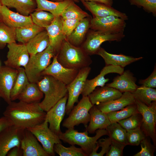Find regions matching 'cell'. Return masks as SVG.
Masks as SVG:
<instances>
[{"label":"cell","mask_w":156,"mask_h":156,"mask_svg":"<svg viewBox=\"0 0 156 156\" xmlns=\"http://www.w3.org/2000/svg\"><path fill=\"white\" fill-rule=\"evenodd\" d=\"M39 103L12 101L8 104L3 114L14 125L24 129H28L42 123L45 120L46 112L40 108Z\"/></svg>","instance_id":"cell-1"},{"label":"cell","mask_w":156,"mask_h":156,"mask_svg":"<svg viewBox=\"0 0 156 156\" xmlns=\"http://www.w3.org/2000/svg\"><path fill=\"white\" fill-rule=\"evenodd\" d=\"M42 77L37 83L44 97L39 104L42 110L47 112L68 92L66 85L53 77L45 75Z\"/></svg>","instance_id":"cell-2"},{"label":"cell","mask_w":156,"mask_h":156,"mask_svg":"<svg viewBox=\"0 0 156 156\" xmlns=\"http://www.w3.org/2000/svg\"><path fill=\"white\" fill-rule=\"evenodd\" d=\"M56 55L58 62L68 68L80 70L89 66L92 62L89 55L81 47L73 45L66 39L63 42Z\"/></svg>","instance_id":"cell-3"},{"label":"cell","mask_w":156,"mask_h":156,"mask_svg":"<svg viewBox=\"0 0 156 156\" xmlns=\"http://www.w3.org/2000/svg\"><path fill=\"white\" fill-rule=\"evenodd\" d=\"M96 135L90 137L86 131L79 132L74 128L68 129L65 132H62L58 135L60 139L64 142L70 145H78L88 155L92 152L97 140L103 135H108L106 129H99L96 131Z\"/></svg>","instance_id":"cell-4"},{"label":"cell","mask_w":156,"mask_h":156,"mask_svg":"<svg viewBox=\"0 0 156 156\" xmlns=\"http://www.w3.org/2000/svg\"><path fill=\"white\" fill-rule=\"evenodd\" d=\"M55 55L53 48L49 45L43 51L30 56L24 68L30 82L37 83L42 77V73L50 65L51 59Z\"/></svg>","instance_id":"cell-5"},{"label":"cell","mask_w":156,"mask_h":156,"mask_svg":"<svg viewBox=\"0 0 156 156\" xmlns=\"http://www.w3.org/2000/svg\"><path fill=\"white\" fill-rule=\"evenodd\" d=\"M93 106L88 96H82L77 104L73 107L68 116L64 120L62 126L68 129L81 124L86 128L90 120L89 111Z\"/></svg>","instance_id":"cell-6"},{"label":"cell","mask_w":156,"mask_h":156,"mask_svg":"<svg viewBox=\"0 0 156 156\" xmlns=\"http://www.w3.org/2000/svg\"><path fill=\"white\" fill-rule=\"evenodd\" d=\"M137 111L141 115L140 127L147 137L152 140L154 145H156V101L148 106L135 99Z\"/></svg>","instance_id":"cell-7"},{"label":"cell","mask_w":156,"mask_h":156,"mask_svg":"<svg viewBox=\"0 0 156 156\" xmlns=\"http://www.w3.org/2000/svg\"><path fill=\"white\" fill-rule=\"evenodd\" d=\"M125 36L124 33L111 34L93 30L89 33L81 47L89 55L96 54L103 42L106 41L119 42Z\"/></svg>","instance_id":"cell-8"},{"label":"cell","mask_w":156,"mask_h":156,"mask_svg":"<svg viewBox=\"0 0 156 156\" xmlns=\"http://www.w3.org/2000/svg\"><path fill=\"white\" fill-rule=\"evenodd\" d=\"M41 144L42 146L49 156H54V146L55 144L62 143L58 135L49 128L46 121L28 129Z\"/></svg>","instance_id":"cell-9"},{"label":"cell","mask_w":156,"mask_h":156,"mask_svg":"<svg viewBox=\"0 0 156 156\" xmlns=\"http://www.w3.org/2000/svg\"><path fill=\"white\" fill-rule=\"evenodd\" d=\"M91 70L89 66L80 69L75 78L66 85L68 95L66 112L67 115L69 114L75 103L78 102L79 96L83 90Z\"/></svg>","instance_id":"cell-10"},{"label":"cell","mask_w":156,"mask_h":156,"mask_svg":"<svg viewBox=\"0 0 156 156\" xmlns=\"http://www.w3.org/2000/svg\"><path fill=\"white\" fill-rule=\"evenodd\" d=\"M126 25L125 20L117 16L111 15L93 17L91 20L90 28L93 30L116 34L124 33Z\"/></svg>","instance_id":"cell-11"},{"label":"cell","mask_w":156,"mask_h":156,"mask_svg":"<svg viewBox=\"0 0 156 156\" xmlns=\"http://www.w3.org/2000/svg\"><path fill=\"white\" fill-rule=\"evenodd\" d=\"M24 129L13 125L5 128L0 133V156H6L14 147L21 146Z\"/></svg>","instance_id":"cell-12"},{"label":"cell","mask_w":156,"mask_h":156,"mask_svg":"<svg viewBox=\"0 0 156 156\" xmlns=\"http://www.w3.org/2000/svg\"><path fill=\"white\" fill-rule=\"evenodd\" d=\"M7 47L8 50L7 60L4 62L5 65L15 69L21 66L24 68L30 57L26 44L15 42L8 44Z\"/></svg>","instance_id":"cell-13"},{"label":"cell","mask_w":156,"mask_h":156,"mask_svg":"<svg viewBox=\"0 0 156 156\" xmlns=\"http://www.w3.org/2000/svg\"><path fill=\"white\" fill-rule=\"evenodd\" d=\"M79 70L71 69L63 66L57 61L55 55L52 62L42 73L41 76H51L67 85L77 75Z\"/></svg>","instance_id":"cell-14"},{"label":"cell","mask_w":156,"mask_h":156,"mask_svg":"<svg viewBox=\"0 0 156 156\" xmlns=\"http://www.w3.org/2000/svg\"><path fill=\"white\" fill-rule=\"evenodd\" d=\"M68 97L67 94L46 112L44 120L48 123L50 129L58 136L62 132L60 124L66 113Z\"/></svg>","instance_id":"cell-15"},{"label":"cell","mask_w":156,"mask_h":156,"mask_svg":"<svg viewBox=\"0 0 156 156\" xmlns=\"http://www.w3.org/2000/svg\"><path fill=\"white\" fill-rule=\"evenodd\" d=\"M124 68L120 66L112 65H105L100 71V74L91 79H87L81 94L82 96H88L97 87L105 86L109 80L105 78V76L109 73H116L121 74L124 71Z\"/></svg>","instance_id":"cell-16"},{"label":"cell","mask_w":156,"mask_h":156,"mask_svg":"<svg viewBox=\"0 0 156 156\" xmlns=\"http://www.w3.org/2000/svg\"><path fill=\"white\" fill-rule=\"evenodd\" d=\"M18 72L17 69L5 65L0 67V95L8 104L12 101L10 93Z\"/></svg>","instance_id":"cell-17"},{"label":"cell","mask_w":156,"mask_h":156,"mask_svg":"<svg viewBox=\"0 0 156 156\" xmlns=\"http://www.w3.org/2000/svg\"><path fill=\"white\" fill-rule=\"evenodd\" d=\"M0 20L8 27L15 29L33 24L30 15L25 16L11 11L4 5L0 9Z\"/></svg>","instance_id":"cell-18"},{"label":"cell","mask_w":156,"mask_h":156,"mask_svg":"<svg viewBox=\"0 0 156 156\" xmlns=\"http://www.w3.org/2000/svg\"><path fill=\"white\" fill-rule=\"evenodd\" d=\"M63 21L61 16L55 17L51 24L45 29L49 37L50 45L53 48L55 55L59 51L63 42L66 39L62 29Z\"/></svg>","instance_id":"cell-19"},{"label":"cell","mask_w":156,"mask_h":156,"mask_svg":"<svg viewBox=\"0 0 156 156\" xmlns=\"http://www.w3.org/2000/svg\"><path fill=\"white\" fill-rule=\"evenodd\" d=\"M21 147L23 156H50L35 136L27 129L23 131Z\"/></svg>","instance_id":"cell-20"},{"label":"cell","mask_w":156,"mask_h":156,"mask_svg":"<svg viewBox=\"0 0 156 156\" xmlns=\"http://www.w3.org/2000/svg\"><path fill=\"white\" fill-rule=\"evenodd\" d=\"M137 79L130 70H124L119 76L115 77L111 83L106 86L114 88L122 93H133L138 87L136 84Z\"/></svg>","instance_id":"cell-21"},{"label":"cell","mask_w":156,"mask_h":156,"mask_svg":"<svg viewBox=\"0 0 156 156\" xmlns=\"http://www.w3.org/2000/svg\"><path fill=\"white\" fill-rule=\"evenodd\" d=\"M86 8L92 14L93 17H100L113 15L125 21L128 19L127 15L104 4L93 1H81Z\"/></svg>","instance_id":"cell-22"},{"label":"cell","mask_w":156,"mask_h":156,"mask_svg":"<svg viewBox=\"0 0 156 156\" xmlns=\"http://www.w3.org/2000/svg\"><path fill=\"white\" fill-rule=\"evenodd\" d=\"M135 101L132 93L125 92L118 99L95 105L98 109L107 114L120 110L127 105L135 104Z\"/></svg>","instance_id":"cell-23"},{"label":"cell","mask_w":156,"mask_h":156,"mask_svg":"<svg viewBox=\"0 0 156 156\" xmlns=\"http://www.w3.org/2000/svg\"><path fill=\"white\" fill-rule=\"evenodd\" d=\"M122 93L117 90L106 86L96 88L88 96L93 105L118 99Z\"/></svg>","instance_id":"cell-24"},{"label":"cell","mask_w":156,"mask_h":156,"mask_svg":"<svg viewBox=\"0 0 156 156\" xmlns=\"http://www.w3.org/2000/svg\"><path fill=\"white\" fill-rule=\"evenodd\" d=\"M96 54L104 60L105 65H112L124 68L126 66L135 62L140 60L142 57H134L123 54H113L107 52L104 49L100 47Z\"/></svg>","instance_id":"cell-25"},{"label":"cell","mask_w":156,"mask_h":156,"mask_svg":"<svg viewBox=\"0 0 156 156\" xmlns=\"http://www.w3.org/2000/svg\"><path fill=\"white\" fill-rule=\"evenodd\" d=\"M89 112L90 120L86 130L88 133H92L99 129H106L111 124L107 114L98 109L95 105L90 108Z\"/></svg>","instance_id":"cell-26"},{"label":"cell","mask_w":156,"mask_h":156,"mask_svg":"<svg viewBox=\"0 0 156 156\" xmlns=\"http://www.w3.org/2000/svg\"><path fill=\"white\" fill-rule=\"evenodd\" d=\"M2 5L8 8H14L17 12L24 16H28L37 8L36 0H1Z\"/></svg>","instance_id":"cell-27"},{"label":"cell","mask_w":156,"mask_h":156,"mask_svg":"<svg viewBox=\"0 0 156 156\" xmlns=\"http://www.w3.org/2000/svg\"><path fill=\"white\" fill-rule=\"evenodd\" d=\"M26 45L30 56L44 51L50 45L46 30H44L39 33L26 44Z\"/></svg>","instance_id":"cell-28"},{"label":"cell","mask_w":156,"mask_h":156,"mask_svg":"<svg viewBox=\"0 0 156 156\" xmlns=\"http://www.w3.org/2000/svg\"><path fill=\"white\" fill-rule=\"evenodd\" d=\"M72 1L54 2L47 0H36L37 8L35 10L48 11L55 17L61 16L62 13Z\"/></svg>","instance_id":"cell-29"},{"label":"cell","mask_w":156,"mask_h":156,"mask_svg":"<svg viewBox=\"0 0 156 156\" xmlns=\"http://www.w3.org/2000/svg\"><path fill=\"white\" fill-rule=\"evenodd\" d=\"M91 20L86 18L81 19L70 35L66 37V40L73 45L79 47L90 27Z\"/></svg>","instance_id":"cell-30"},{"label":"cell","mask_w":156,"mask_h":156,"mask_svg":"<svg viewBox=\"0 0 156 156\" xmlns=\"http://www.w3.org/2000/svg\"><path fill=\"white\" fill-rule=\"evenodd\" d=\"M43 95L37 83L29 82L20 94L18 99L27 103H40Z\"/></svg>","instance_id":"cell-31"},{"label":"cell","mask_w":156,"mask_h":156,"mask_svg":"<svg viewBox=\"0 0 156 156\" xmlns=\"http://www.w3.org/2000/svg\"><path fill=\"white\" fill-rule=\"evenodd\" d=\"M44 29L34 23L27 26L15 29L16 40L21 43L26 44Z\"/></svg>","instance_id":"cell-32"},{"label":"cell","mask_w":156,"mask_h":156,"mask_svg":"<svg viewBox=\"0 0 156 156\" xmlns=\"http://www.w3.org/2000/svg\"><path fill=\"white\" fill-rule=\"evenodd\" d=\"M17 69L18 74L10 93L12 101L18 99L20 94L29 82L24 68L21 67Z\"/></svg>","instance_id":"cell-33"},{"label":"cell","mask_w":156,"mask_h":156,"mask_svg":"<svg viewBox=\"0 0 156 156\" xmlns=\"http://www.w3.org/2000/svg\"><path fill=\"white\" fill-rule=\"evenodd\" d=\"M112 141L125 146L127 145V131L118 122L111 123L106 129Z\"/></svg>","instance_id":"cell-34"},{"label":"cell","mask_w":156,"mask_h":156,"mask_svg":"<svg viewBox=\"0 0 156 156\" xmlns=\"http://www.w3.org/2000/svg\"><path fill=\"white\" fill-rule=\"evenodd\" d=\"M135 99L149 106L156 101V89L142 86H138L132 93Z\"/></svg>","instance_id":"cell-35"},{"label":"cell","mask_w":156,"mask_h":156,"mask_svg":"<svg viewBox=\"0 0 156 156\" xmlns=\"http://www.w3.org/2000/svg\"><path fill=\"white\" fill-rule=\"evenodd\" d=\"M72 1L62 13L61 16L63 20L66 19H82L89 16Z\"/></svg>","instance_id":"cell-36"},{"label":"cell","mask_w":156,"mask_h":156,"mask_svg":"<svg viewBox=\"0 0 156 156\" xmlns=\"http://www.w3.org/2000/svg\"><path fill=\"white\" fill-rule=\"evenodd\" d=\"M30 15L34 24L45 29L51 24L55 17L51 13L43 10H35Z\"/></svg>","instance_id":"cell-37"},{"label":"cell","mask_w":156,"mask_h":156,"mask_svg":"<svg viewBox=\"0 0 156 156\" xmlns=\"http://www.w3.org/2000/svg\"><path fill=\"white\" fill-rule=\"evenodd\" d=\"M137 111L135 104L127 106L123 108L107 114L111 123L118 122L119 121L129 117Z\"/></svg>","instance_id":"cell-38"},{"label":"cell","mask_w":156,"mask_h":156,"mask_svg":"<svg viewBox=\"0 0 156 156\" xmlns=\"http://www.w3.org/2000/svg\"><path fill=\"white\" fill-rule=\"evenodd\" d=\"M15 29L10 27L0 20V49L7 44L16 42Z\"/></svg>","instance_id":"cell-39"},{"label":"cell","mask_w":156,"mask_h":156,"mask_svg":"<svg viewBox=\"0 0 156 156\" xmlns=\"http://www.w3.org/2000/svg\"><path fill=\"white\" fill-rule=\"evenodd\" d=\"M54 151L60 156H88L81 148L77 147L75 145L66 147L61 143L55 144Z\"/></svg>","instance_id":"cell-40"},{"label":"cell","mask_w":156,"mask_h":156,"mask_svg":"<svg viewBox=\"0 0 156 156\" xmlns=\"http://www.w3.org/2000/svg\"><path fill=\"white\" fill-rule=\"evenodd\" d=\"M142 120V116L137 111L129 117L118 122L127 131L140 127Z\"/></svg>","instance_id":"cell-41"},{"label":"cell","mask_w":156,"mask_h":156,"mask_svg":"<svg viewBox=\"0 0 156 156\" xmlns=\"http://www.w3.org/2000/svg\"><path fill=\"white\" fill-rule=\"evenodd\" d=\"M146 137L140 127L127 131V145L138 146Z\"/></svg>","instance_id":"cell-42"},{"label":"cell","mask_w":156,"mask_h":156,"mask_svg":"<svg viewBox=\"0 0 156 156\" xmlns=\"http://www.w3.org/2000/svg\"><path fill=\"white\" fill-rule=\"evenodd\" d=\"M130 4L142 8L145 11L156 16V0H129Z\"/></svg>","instance_id":"cell-43"},{"label":"cell","mask_w":156,"mask_h":156,"mask_svg":"<svg viewBox=\"0 0 156 156\" xmlns=\"http://www.w3.org/2000/svg\"><path fill=\"white\" fill-rule=\"evenodd\" d=\"M146 137L140 143L141 150L134 156H153L155 151V146H153Z\"/></svg>","instance_id":"cell-44"},{"label":"cell","mask_w":156,"mask_h":156,"mask_svg":"<svg viewBox=\"0 0 156 156\" xmlns=\"http://www.w3.org/2000/svg\"><path fill=\"white\" fill-rule=\"evenodd\" d=\"M111 143V140L109 137L105 139H99L96 142L99 147H101V151L97 153L96 151H92L89 156H103L108 151Z\"/></svg>","instance_id":"cell-45"},{"label":"cell","mask_w":156,"mask_h":156,"mask_svg":"<svg viewBox=\"0 0 156 156\" xmlns=\"http://www.w3.org/2000/svg\"><path fill=\"white\" fill-rule=\"evenodd\" d=\"M81 20L80 19L63 20L62 29L63 33L66 37L70 35Z\"/></svg>","instance_id":"cell-46"},{"label":"cell","mask_w":156,"mask_h":156,"mask_svg":"<svg viewBox=\"0 0 156 156\" xmlns=\"http://www.w3.org/2000/svg\"><path fill=\"white\" fill-rule=\"evenodd\" d=\"M125 146L111 140V143L106 156H121Z\"/></svg>","instance_id":"cell-47"},{"label":"cell","mask_w":156,"mask_h":156,"mask_svg":"<svg viewBox=\"0 0 156 156\" xmlns=\"http://www.w3.org/2000/svg\"><path fill=\"white\" fill-rule=\"evenodd\" d=\"M138 83L141 86L152 88H156V66L155 65L154 70L147 78L140 80Z\"/></svg>","instance_id":"cell-48"},{"label":"cell","mask_w":156,"mask_h":156,"mask_svg":"<svg viewBox=\"0 0 156 156\" xmlns=\"http://www.w3.org/2000/svg\"><path fill=\"white\" fill-rule=\"evenodd\" d=\"M13 125L12 121L7 117L3 116L0 118V133L5 128Z\"/></svg>","instance_id":"cell-49"},{"label":"cell","mask_w":156,"mask_h":156,"mask_svg":"<svg viewBox=\"0 0 156 156\" xmlns=\"http://www.w3.org/2000/svg\"><path fill=\"white\" fill-rule=\"evenodd\" d=\"M8 156H23V151L20 146H16L11 149L8 152Z\"/></svg>","instance_id":"cell-50"},{"label":"cell","mask_w":156,"mask_h":156,"mask_svg":"<svg viewBox=\"0 0 156 156\" xmlns=\"http://www.w3.org/2000/svg\"><path fill=\"white\" fill-rule=\"evenodd\" d=\"M81 1H89L97 2L102 3L109 6H112L113 3V0H80Z\"/></svg>","instance_id":"cell-51"},{"label":"cell","mask_w":156,"mask_h":156,"mask_svg":"<svg viewBox=\"0 0 156 156\" xmlns=\"http://www.w3.org/2000/svg\"><path fill=\"white\" fill-rule=\"evenodd\" d=\"M52 1H54L55 2H60L64 1L65 0H51ZM73 1H76V2H78L80 0H72Z\"/></svg>","instance_id":"cell-52"},{"label":"cell","mask_w":156,"mask_h":156,"mask_svg":"<svg viewBox=\"0 0 156 156\" xmlns=\"http://www.w3.org/2000/svg\"><path fill=\"white\" fill-rule=\"evenodd\" d=\"M2 4H1V0H0V8H1V7L2 5Z\"/></svg>","instance_id":"cell-53"},{"label":"cell","mask_w":156,"mask_h":156,"mask_svg":"<svg viewBox=\"0 0 156 156\" xmlns=\"http://www.w3.org/2000/svg\"><path fill=\"white\" fill-rule=\"evenodd\" d=\"M1 98L0 95V98Z\"/></svg>","instance_id":"cell-54"},{"label":"cell","mask_w":156,"mask_h":156,"mask_svg":"<svg viewBox=\"0 0 156 156\" xmlns=\"http://www.w3.org/2000/svg\"><path fill=\"white\" fill-rule=\"evenodd\" d=\"M1 65H0V67L1 66Z\"/></svg>","instance_id":"cell-55"}]
</instances>
